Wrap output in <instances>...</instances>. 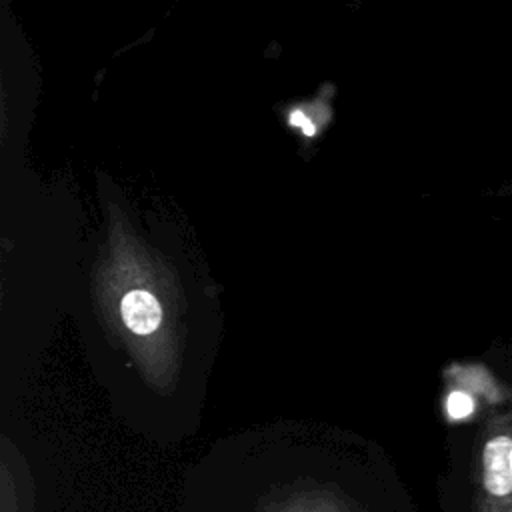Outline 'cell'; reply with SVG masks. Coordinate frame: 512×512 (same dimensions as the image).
<instances>
[{
	"label": "cell",
	"mask_w": 512,
	"mask_h": 512,
	"mask_svg": "<svg viewBox=\"0 0 512 512\" xmlns=\"http://www.w3.org/2000/svg\"><path fill=\"white\" fill-rule=\"evenodd\" d=\"M120 312L124 324L136 334H150L158 328L162 320V308L158 300L144 290H134L126 294Z\"/></svg>",
	"instance_id": "2"
},
{
	"label": "cell",
	"mask_w": 512,
	"mask_h": 512,
	"mask_svg": "<svg viewBox=\"0 0 512 512\" xmlns=\"http://www.w3.org/2000/svg\"><path fill=\"white\" fill-rule=\"evenodd\" d=\"M474 410V402L468 394L464 392H452L446 400V412L450 418L454 420H462L466 416H470Z\"/></svg>",
	"instance_id": "3"
},
{
	"label": "cell",
	"mask_w": 512,
	"mask_h": 512,
	"mask_svg": "<svg viewBox=\"0 0 512 512\" xmlns=\"http://www.w3.org/2000/svg\"><path fill=\"white\" fill-rule=\"evenodd\" d=\"M484 486L494 496L512 492V440L496 436L484 446Z\"/></svg>",
	"instance_id": "1"
},
{
	"label": "cell",
	"mask_w": 512,
	"mask_h": 512,
	"mask_svg": "<svg viewBox=\"0 0 512 512\" xmlns=\"http://www.w3.org/2000/svg\"><path fill=\"white\" fill-rule=\"evenodd\" d=\"M290 124L292 126H298L304 134H308V136H312L314 134V124L304 116V112H300V110H294L292 114H290Z\"/></svg>",
	"instance_id": "4"
}]
</instances>
